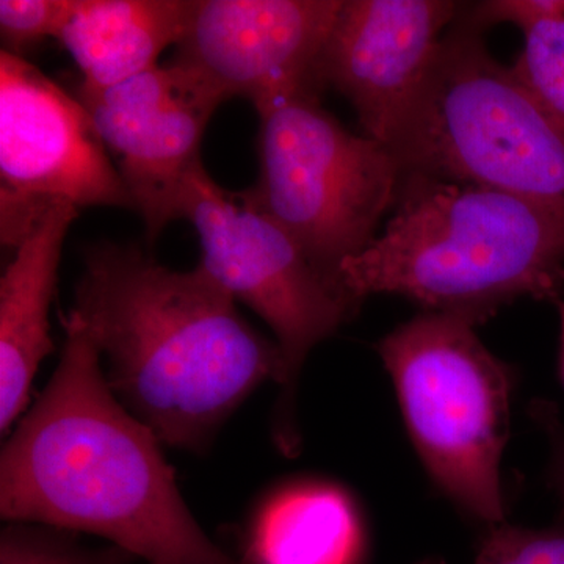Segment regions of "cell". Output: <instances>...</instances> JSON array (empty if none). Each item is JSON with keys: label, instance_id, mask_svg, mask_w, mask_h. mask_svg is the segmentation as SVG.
I'll list each match as a JSON object with an SVG mask.
<instances>
[{"label": "cell", "instance_id": "6da1fadb", "mask_svg": "<svg viewBox=\"0 0 564 564\" xmlns=\"http://www.w3.org/2000/svg\"><path fill=\"white\" fill-rule=\"evenodd\" d=\"M63 326L57 369L3 444V521L96 534L147 564H239L193 518L159 437L111 391L79 315Z\"/></svg>", "mask_w": 564, "mask_h": 564}, {"label": "cell", "instance_id": "7a4b0ae2", "mask_svg": "<svg viewBox=\"0 0 564 564\" xmlns=\"http://www.w3.org/2000/svg\"><path fill=\"white\" fill-rule=\"evenodd\" d=\"M202 265L173 270L124 245L84 251L73 313L106 361L117 399L162 444L199 452L267 380L281 384L276 343L245 321Z\"/></svg>", "mask_w": 564, "mask_h": 564}, {"label": "cell", "instance_id": "3957f363", "mask_svg": "<svg viewBox=\"0 0 564 564\" xmlns=\"http://www.w3.org/2000/svg\"><path fill=\"white\" fill-rule=\"evenodd\" d=\"M395 214L339 270L355 302L392 293L429 313L486 322L564 289V212L513 193L404 174Z\"/></svg>", "mask_w": 564, "mask_h": 564}, {"label": "cell", "instance_id": "277c9868", "mask_svg": "<svg viewBox=\"0 0 564 564\" xmlns=\"http://www.w3.org/2000/svg\"><path fill=\"white\" fill-rule=\"evenodd\" d=\"M475 32L444 36L391 151L404 174L496 188L564 212V132Z\"/></svg>", "mask_w": 564, "mask_h": 564}, {"label": "cell", "instance_id": "5b68a950", "mask_svg": "<svg viewBox=\"0 0 564 564\" xmlns=\"http://www.w3.org/2000/svg\"><path fill=\"white\" fill-rule=\"evenodd\" d=\"M458 315H415L378 344L408 433L434 484L502 525L500 463L510 436L511 373Z\"/></svg>", "mask_w": 564, "mask_h": 564}, {"label": "cell", "instance_id": "8992f818", "mask_svg": "<svg viewBox=\"0 0 564 564\" xmlns=\"http://www.w3.org/2000/svg\"><path fill=\"white\" fill-rule=\"evenodd\" d=\"M256 110L259 177L245 193L343 288L340 267L369 247L399 198L402 165L384 144L345 129L318 93L281 96Z\"/></svg>", "mask_w": 564, "mask_h": 564}, {"label": "cell", "instance_id": "52a82bcc", "mask_svg": "<svg viewBox=\"0 0 564 564\" xmlns=\"http://www.w3.org/2000/svg\"><path fill=\"white\" fill-rule=\"evenodd\" d=\"M182 220L191 221L202 240L199 265L272 328L284 362L278 437L282 447L293 448L291 413L303 364L359 303L247 193L225 191L203 163L185 182Z\"/></svg>", "mask_w": 564, "mask_h": 564}, {"label": "cell", "instance_id": "ba28073f", "mask_svg": "<svg viewBox=\"0 0 564 564\" xmlns=\"http://www.w3.org/2000/svg\"><path fill=\"white\" fill-rule=\"evenodd\" d=\"M132 209L90 111L31 62L0 52V236L17 250L52 204Z\"/></svg>", "mask_w": 564, "mask_h": 564}, {"label": "cell", "instance_id": "9c48e42d", "mask_svg": "<svg viewBox=\"0 0 564 564\" xmlns=\"http://www.w3.org/2000/svg\"><path fill=\"white\" fill-rule=\"evenodd\" d=\"M113 158L132 210L154 242L182 220L185 182L203 163L212 115L228 101L195 70L173 62L98 93H77Z\"/></svg>", "mask_w": 564, "mask_h": 564}, {"label": "cell", "instance_id": "30bf717a", "mask_svg": "<svg viewBox=\"0 0 564 564\" xmlns=\"http://www.w3.org/2000/svg\"><path fill=\"white\" fill-rule=\"evenodd\" d=\"M343 0H198L174 62L256 109L323 88L321 63Z\"/></svg>", "mask_w": 564, "mask_h": 564}, {"label": "cell", "instance_id": "8fae6325", "mask_svg": "<svg viewBox=\"0 0 564 564\" xmlns=\"http://www.w3.org/2000/svg\"><path fill=\"white\" fill-rule=\"evenodd\" d=\"M458 11L447 0H343L321 77L350 101L364 135L391 150Z\"/></svg>", "mask_w": 564, "mask_h": 564}, {"label": "cell", "instance_id": "7c38bea8", "mask_svg": "<svg viewBox=\"0 0 564 564\" xmlns=\"http://www.w3.org/2000/svg\"><path fill=\"white\" fill-rule=\"evenodd\" d=\"M79 209L57 202L18 245L0 280V430L24 413L41 361L54 350L50 310L63 243Z\"/></svg>", "mask_w": 564, "mask_h": 564}, {"label": "cell", "instance_id": "4fadbf2b", "mask_svg": "<svg viewBox=\"0 0 564 564\" xmlns=\"http://www.w3.org/2000/svg\"><path fill=\"white\" fill-rule=\"evenodd\" d=\"M198 0H74L58 41L82 74L77 93H98L155 68L180 44Z\"/></svg>", "mask_w": 564, "mask_h": 564}, {"label": "cell", "instance_id": "5bb4252c", "mask_svg": "<svg viewBox=\"0 0 564 564\" xmlns=\"http://www.w3.org/2000/svg\"><path fill=\"white\" fill-rule=\"evenodd\" d=\"M362 532L348 497L328 485L292 486L252 527L247 564H359Z\"/></svg>", "mask_w": 564, "mask_h": 564}, {"label": "cell", "instance_id": "9a60e30c", "mask_svg": "<svg viewBox=\"0 0 564 564\" xmlns=\"http://www.w3.org/2000/svg\"><path fill=\"white\" fill-rule=\"evenodd\" d=\"M524 47L514 76L544 113L564 132V0L521 28Z\"/></svg>", "mask_w": 564, "mask_h": 564}, {"label": "cell", "instance_id": "2e32d148", "mask_svg": "<svg viewBox=\"0 0 564 564\" xmlns=\"http://www.w3.org/2000/svg\"><path fill=\"white\" fill-rule=\"evenodd\" d=\"M74 0H0L3 51L21 55L44 39L58 40Z\"/></svg>", "mask_w": 564, "mask_h": 564}, {"label": "cell", "instance_id": "e0dca14e", "mask_svg": "<svg viewBox=\"0 0 564 564\" xmlns=\"http://www.w3.org/2000/svg\"><path fill=\"white\" fill-rule=\"evenodd\" d=\"M474 564H564V530L494 527Z\"/></svg>", "mask_w": 564, "mask_h": 564}, {"label": "cell", "instance_id": "ac0fdd59", "mask_svg": "<svg viewBox=\"0 0 564 564\" xmlns=\"http://www.w3.org/2000/svg\"><path fill=\"white\" fill-rule=\"evenodd\" d=\"M534 410L538 421L543 423L545 433L551 437V484L562 499L564 508V426L556 417L554 408L549 404H538Z\"/></svg>", "mask_w": 564, "mask_h": 564}, {"label": "cell", "instance_id": "d6986e66", "mask_svg": "<svg viewBox=\"0 0 564 564\" xmlns=\"http://www.w3.org/2000/svg\"><path fill=\"white\" fill-rule=\"evenodd\" d=\"M129 558H132V556L120 551V549L111 547L109 551L101 552L99 562L96 564H128Z\"/></svg>", "mask_w": 564, "mask_h": 564}, {"label": "cell", "instance_id": "ffe728a7", "mask_svg": "<svg viewBox=\"0 0 564 564\" xmlns=\"http://www.w3.org/2000/svg\"><path fill=\"white\" fill-rule=\"evenodd\" d=\"M560 314V328H562V352H560V362H562V377L564 381V302H556Z\"/></svg>", "mask_w": 564, "mask_h": 564}, {"label": "cell", "instance_id": "44dd1931", "mask_svg": "<svg viewBox=\"0 0 564 564\" xmlns=\"http://www.w3.org/2000/svg\"><path fill=\"white\" fill-rule=\"evenodd\" d=\"M423 564H436V563H423Z\"/></svg>", "mask_w": 564, "mask_h": 564}]
</instances>
